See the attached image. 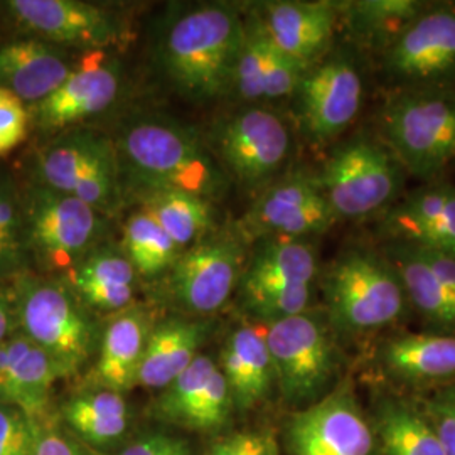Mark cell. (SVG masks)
I'll use <instances>...</instances> for the list:
<instances>
[{"instance_id":"33","label":"cell","mask_w":455,"mask_h":455,"mask_svg":"<svg viewBox=\"0 0 455 455\" xmlns=\"http://www.w3.org/2000/svg\"><path fill=\"white\" fill-rule=\"evenodd\" d=\"M122 251L137 275L146 278L165 275L182 253L164 228L144 210L132 212L124 223Z\"/></svg>"},{"instance_id":"22","label":"cell","mask_w":455,"mask_h":455,"mask_svg":"<svg viewBox=\"0 0 455 455\" xmlns=\"http://www.w3.org/2000/svg\"><path fill=\"white\" fill-rule=\"evenodd\" d=\"M73 69L65 49L33 36L0 44V90L28 108L49 97Z\"/></svg>"},{"instance_id":"43","label":"cell","mask_w":455,"mask_h":455,"mask_svg":"<svg viewBox=\"0 0 455 455\" xmlns=\"http://www.w3.org/2000/svg\"><path fill=\"white\" fill-rule=\"evenodd\" d=\"M17 332L16 306L11 285L0 282V344Z\"/></svg>"},{"instance_id":"4","label":"cell","mask_w":455,"mask_h":455,"mask_svg":"<svg viewBox=\"0 0 455 455\" xmlns=\"http://www.w3.org/2000/svg\"><path fill=\"white\" fill-rule=\"evenodd\" d=\"M383 144L410 174L434 180L455 163V86L408 88L387 100Z\"/></svg>"},{"instance_id":"32","label":"cell","mask_w":455,"mask_h":455,"mask_svg":"<svg viewBox=\"0 0 455 455\" xmlns=\"http://www.w3.org/2000/svg\"><path fill=\"white\" fill-rule=\"evenodd\" d=\"M140 210L148 212L180 250L206 238L214 221L212 201L182 191H140Z\"/></svg>"},{"instance_id":"2","label":"cell","mask_w":455,"mask_h":455,"mask_svg":"<svg viewBox=\"0 0 455 455\" xmlns=\"http://www.w3.org/2000/svg\"><path fill=\"white\" fill-rule=\"evenodd\" d=\"M244 19L227 4H199L164 24L157 65L182 97L210 101L235 83L243 46Z\"/></svg>"},{"instance_id":"21","label":"cell","mask_w":455,"mask_h":455,"mask_svg":"<svg viewBox=\"0 0 455 455\" xmlns=\"http://www.w3.org/2000/svg\"><path fill=\"white\" fill-rule=\"evenodd\" d=\"M61 378L58 363L20 332L0 344V403L49 422L52 388Z\"/></svg>"},{"instance_id":"14","label":"cell","mask_w":455,"mask_h":455,"mask_svg":"<svg viewBox=\"0 0 455 455\" xmlns=\"http://www.w3.org/2000/svg\"><path fill=\"white\" fill-rule=\"evenodd\" d=\"M387 78L408 88L455 86V9L427 7L381 54Z\"/></svg>"},{"instance_id":"23","label":"cell","mask_w":455,"mask_h":455,"mask_svg":"<svg viewBox=\"0 0 455 455\" xmlns=\"http://www.w3.org/2000/svg\"><path fill=\"white\" fill-rule=\"evenodd\" d=\"M137 276L122 248L103 243L61 280L92 312L118 314L131 307L137 291Z\"/></svg>"},{"instance_id":"19","label":"cell","mask_w":455,"mask_h":455,"mask_svg":"<svg viewBox=\"0 0 455 455\" xmlns=\"http://www.w3.org/2000/svg\"><path fill=\"white\" fill-rule=\"evenodd\" d=\"M387 243L420 246L455 257V186L432 182L398 199L379 220Z\"/></svg>"},{"instance_id":"13","label":"cell","mask_w":455,"mask_h":455,"mask_svg":"<svg viewBox=\"0 0 455 455\" xmlns=\"http://www.w3.org/2000/svg\"><path fill=\"white\" fill-rule=\"evenodd\" d=\"M378 445L347 378L285 427L287 455H374Z\"/></svg>"},{"instance_id":"16","label":"cell","mask_w":455,"mask_h":455,"mask_svg":"<svg viewBox=\"0 0 455 455\" xmlns=\"http://www.w3.org/2000/svg\"><path fill=\"white\" fill-rule=\"evenodd\" d=\"M0 5L29 36L61 48H108L124 37L122 20L90 2L7 0Z\"/></svg>"},{"instance_id":"8","label":"cell","mask_w":455,"mask_h":455,"mask_svg":"<svg viewBox=\"0 0 455 455\" xmlns=\"http://www.w3.org/2000/svg\"><path fill=\"white\" fill-rule=\"evenodd\" d=\"M403 171L383 140L356 133L332 150L317 180L338 220H364L400 199Z\"/></svg>"},{"instance_id":"38","label":"cell","mask_w":455,"mask_h":455,"mask_svg":"<svg viewBox=\"0 0 455 455\" xmlns=\"http://www.w3.org/2000/svg\"><path fill=\"white\" fill-rule=\"evenodd\" d=\"M425 415L439 437L443 454L455 455V387L437 391L428 398Z\"/></svg>"},{"instance_id":"10","label":"cell","mask_w":455,"mask_h":455,"mask_svg":"<svg viewBox=\"0 0 455 455\" xmlns=\"http://www.w3.org/2000/svg\"><path fill=\"white\" fill-rule=\"evenodd\" d=\"M292 132L267 107H246L221 120L212 132V154L228 178L246 189L275 182L292 154Z\"/></svg>"},{"instance_id":"17","label":"cell","mask_w":455,"mask_h":455,"mask_svg":"<svg viewBox=\"0 0 455 455\" xmlns=\"http://www.w3.org/2000/svg\"><path fill=\"white\" fill-rule=\"evenodd\" d=\"M233 410L227 379L218 363L208 355H199L161 391L154 415L182 428L214 434L227 427Z\"/></svg>"},{"instance_id":"26","label":"cell","mask_w":455,"mask_h":455,"mask_svg":"<svg viewBox=\"0 0 455 455\" xmlns=\"http://www.w3.org/2000/svg\"><path fill=\"white\" fill-rule=\"evenodd\" d=\"M150 315L142 307L115 314L100 338L95 378L98 387L125 395L137 387L150 334Z\"/></svg>"},{"instance_id":"15","label":"cell","mask_w":455,"mask_h":455,"mask_svg":"<svg viewBox=\"0 0 455 455\" xmlns=\"http://www.w3.org/2000/svg\"><path fill=\"white\" fill-rule=\"evenodd\" d=\"M338 216L315 176L287 174L263 189L243 221V235L304 238L319 236L336 225Z\"/></svg>"},{"instance_id":"20","label":"cell","mask_w":455,"mask_h":455,"mask_svg":"<svg viewBox=\"0 0 455 455\" xmlns=\"http://www.w3.org/2000/svg\"><path fill=\"white\" fill-rule=\"evenodd\" d=\"M120 92V73L108 63L75 66L49 97L29 110L31 127L56 135L105 112Z\"/></svg>"},{"instance_id":"35","label":"cell","mask_w":455,"mask_h":455,"mask_svg":"<svg viewBox=\"0 0 455 455\" xmlns=\"http://www.w3.org/2000/svg\"><path fill=\"white\" fill-rule=\"evenodd\" d=\"M268 49V36L261 26L260 19L253 12L244 19L243 46L240 51L233 83V88L246 101L265 100Z\"/></svg>"},{"instance_id":"37","label":"cell","mask_w":455,"mask_h":455,"mask_svg":"<svg viewBox=\"0 0 455 455\" xmlns=\"http://www.w3.org/2000/svg\"><path fill=\"white\" fill-rule=\"evenodd\" d=\"M29 129L28 107L19 98L0 90V156L20 146Z\"/></svg>"},{"instance_id":"27","label":"cell","mask_w":455,"mask_h":455,"mask_svg":"<svg viewBox=\"0 0 455 455\" xmlns=\"http://www.w3.org/2000/svg\"><path fill=\"white\" fill-rule=\"evenodd\" d=\"M60 415L71 434L97 451L112 449L131 428L125 395L103 387L71 395Z\"/></svg>"},{"instance_id":"31","label":"cell","mask_w":455,"mask_h":455,"mask_svg":"<svg viewBox=\"0 0 455 455\" xmlns=\"http://www.w3.org/2000/svg\"><path fill=\"white\" fill-rule=\"evenodd\" d=\"M373 428L385 455H445L427 415L402 398L378 400Z\"/></svg>"},{"instance_id":"29","label":"cell","mask_w":455,"mask_h":455,"mask_svg":"<svg viewBox=\"0 0 455 455\" xmlns=\"http://www.w3.org/2000/svg\"><path fill=\"white\" fill-rule=\"evenodd\" d=\"M110 140L95 131H69L56 133L33 156V184L58 193L71 195L90 164L108 146Z\"/></svg>"},{"instance_id":"3","label":"cell","mask_w":455,"mask_h":455,"mask_svg":"<svg viewBox=\"0 0 455 455\" xmlns=\"http://www.w3.org/2000/svg\"><path fill=\"white\" fill-rule=\"evenodd\" d=\"M17 332L46 351L66 376H73L95 356L97 323L78 295L58 276L28 272L11 283Z\"/></svg>"},{"instance_id":"12","label":"cell","mask_w":455,"mask_h":455,"mask_svg":"<svg viewBox=\"0 0 455 455\" xmlns=\"http://www.w3.org/2000/svg\"><path fill=\"white\" fill-rule=\"evenodd\" d=\"M300 131L314 144L339 139L358 118L364 82L355 58L347 52L325 56L302 76L295 93Z\"/></svg>"},{"instance_id":"25","label":"cell","mask_w":455,"mask_h":455,"mask_svg":"<svg viewBox=\"0 0 455 455\" xmlns=\"http://www.w3.org/2000/svg\"><path fill=\"white\" fill-rule=\"evenodd\" d=\"M210 332L212 323L204 319L172 317L152 325L137 387L163 391L201 355Z\"/></svg>"},{"instance_id":"7","label":"cell","mask_w":455,"mask_h":455,"mask_svg":"<svg viewBox=\"0 0 455 455\" xmlns=\"http://www.w3.org/2000/svg\"><path fill=\"white\" fill-rule=\"evenodd\" d=\"M319 259L304 238L265 236L246 259L238 292L243 309L261 324L309 310Z\"/></svg>"},{"instance_id":"5","label":"cell","mask_w":455,"mask_h":455,"mask_svg":"<svg viewBox=\"0 0 455 455\" xmlns=\"http://www.w3.org/2000/svg\"><path fill=\"white\" fill-rule=\"evenodd\" d=\"M327 321L344 334H363L396 323L407 310L402 280L381 251L349 248L329 265L324 280Z\"/></svg>"},{"instance_id":"40","label":"cell","mask_w":455,"mask_h":455,"mask_svg":"<svg viewBox=\"0 0 455 455\" xmlns=\"http://www.w3.org/2000/svg\"><path fill=\"white\" fill-rule=\"evenodd\" d=\"M120 455H193V451L182 437L152 432L131 442Z\"/></svg>"},{"instance_id":"24","label":"cell","mask_w":455,"mask_h":455,"mask_svg":"<svg viewBox=\"0 0 455 455\" xmlns=\"http://www.w3.org/2000/svg\"><path fill=\"white\" fill-rule=\"evenodd\" d=\"M218 366L227 379L233 408L240 411L261 405L276 385L263 329L255 325H240L229 334Z\"/></svg>"},{"instance_id":"30","label":"cell","mask_w":455,"mask_h":455,"mask_svg":"<svg viewBox=\"0 0 455 455\" xmlns=\"http://www.w3.org/2000/svg\"><path fill=\"white\" fill-rule=\"evenodd\" d=\"M427 7L419 0H356L339 4V14L363 48L383 54Z\"/></svg>"},{"instance_id":"42","label":"cell","mask_w":455,"mask_h":455,"mask_svg":"<svg viewBox=\"0 0 455 455\" xmlns=\"http://www.w3.org/2000/svg\"><path fill=\"white\" fill-rule=\"evenodd\" d=\"M413 248L419 251V255L427 263V267L434 272V275L437 276L443 291L449 293V297L455 302V257L432 251L420 246H413Z\"/></svg>"},{"instance_id":"9","label":"cell","mask_w":455,"mask_h":455,"mask_svg":"<svg viewBox=\"0 0 455 455\" xmlns=\"http://www.w3.org/2000/svg\"><path fill=\"white\" fill-rule=\"evenodd\" d=\"M276 387L291 405H312L329 393L339 370V355L327 315L306 310L263 324Z\"/></svg>"},{"instance_id":"34","label":"cell","mask_w":455,"mask_h":455,"mask_svg":"<svg viewBox=\"0 0 455 455\" xmlns=\"http://www.w3.org/2000/svg\"><path fill=\"white\" fill-rule=\"evenodd\" d=\"M28 272H33V263L24 238L20 188L14 176L0 167V282L11 283Z\"/></svg>"},{"instance_id":"6","label":"cell","mask_w":455,"mask_h":455,"mask_svg":"<svg viewBox=\"0 0 455 455\" xmlns=\"http://www.w3.org/2000/svg\"><path fill=\"white\" fill-rule=\"evenodd\" d=\"M24 238L34 268L61 276L103 244L107 223L75 196L29 182L20 189Z\"/></svg>"},{"instance_id":"11","label":"cell","mask_w":455,"mask_h":455,"mask_svg":"<svg viewBox=\"0 0 455 455\" xmlns=\"http://www.w3.org/2000/svg\"><path fill=\"white\" fill-rule=\"evenodd\" d=\"M243 236L218 231L180 253L164 275V283L182 312L206 317L227 306L246 265Z\"/></svg>"},{"instance_id":"39","label":"cell","mask_w":455,"mask_h":455,"mask_svg":"<svg viewBox=\"0 0 455 455\" xmlns=\"http://www.w3.org/2000/svg\"><path fill=\"white\" fill-rule=\"evenodd\" d=\"M275 440L261 432L233 434L216 442L206 455H276Z\"/></svg>"},{"instance_id":"36","label":"cell","mask_w":455,"mask_h":455,"mask_svg":"<svg viewBox=\"0 0 455 455\" xmlns=\"http://www.w3.org/2000/svg\"><path fill=\"white\" fill-rule=\"evenodd\" d=\"M41 425L19 408L0 403V455H33Z\"/></svg>"},{"instance_id":"18","label":"cell","mask_w":455,"mask_h":455,"mask_svg":"<svg viewBox=\"0 0 455 455\" xmlns=\"http://www.w3.org/2000/svg\"><path fill=\"white\" fill-rule=\"evenodd\" d=\"M272 44L304 71L321 63L332 44L339 4L276 0L255 9Z\"/></svg>"},{"instance_id":"41","label":"cell","mask_w":455,"mask_h":455,"mask_svg":"<svg viewBox=\"0 0 455 455\" xmlns=\"http://www.w3.org/2000/svg\"><path fill=\"white\" fill-rule=\"evenodd\" d=\"M33 455H88L78 442L51 422L43 423Z\"/></svg>"},{"instance_id":"28","label":"cell","mask_w":455,"mask_h":455,"mask_svg":"<svg viewBox=\"0 0 455 455\" xmlns=\"http://www.w3.org/2000/svg\"><path fill=\"white\" fill-rule=\"evenodd\" d=\"M385 370L408 383H445L455 379V334H405L383 342Z\"/></svg>"},{"instance_id":"44","label":"cell","mask_w":455,"mask_h":455,"mask_svg":"<svg viewBox=\"0 0 455 455\" xmlns=\"http://www.w3.org/2000/svg\"><path fill=\"white\" fill-rule=\"evenodd\" d=\"M276 455H280V454H276Z\"/></svg>"},{"instance_id":"1","label":"cell","mask_w":455,"mask_h":455,"mask_svg":"<svg viewBox=\"0 0 455 455\" xmlns=\"http://www.w3.org/2000/svg\"><path fill=\"white\" fill-rule=\"evenodd\" d=\"M120 172L140 191H182L208 201L225 197L231 180L199 132L174 118L137 116L116 142Z\"/></svg>"}]
</instances>
